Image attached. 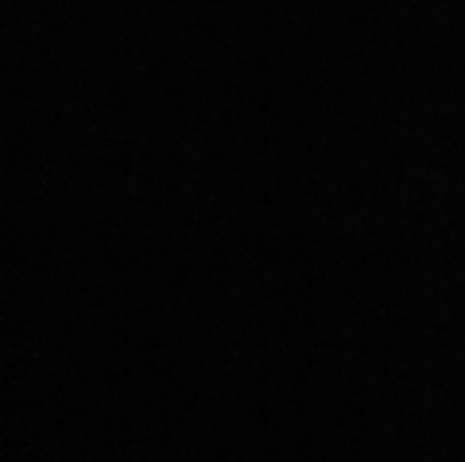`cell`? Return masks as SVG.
Returning a JSON list of instances; mask_svg holds the SVG:
<instances>
[]
</instances>
